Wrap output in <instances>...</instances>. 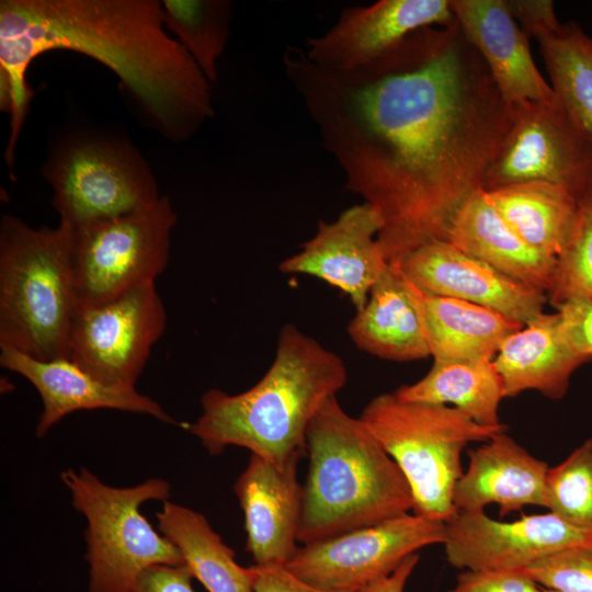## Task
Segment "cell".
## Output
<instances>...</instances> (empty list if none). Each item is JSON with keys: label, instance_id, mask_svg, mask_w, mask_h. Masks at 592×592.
<instances>
[{"label": "cell", "instance_id": "e0dca14e", "mask_svg": "<svg viewBox=\"0 0 592 592\" xmlns=\"http://www.w3.org/2000/svg\"><path fill=\"white\" fill-rule=\"evenodd\" d=\"M297 465L280 467L251 454L234 486L244 515L246 549L255 566H285L298 548L303 486Z\"/></svg>", "mask_w": 592, "mask_h": 592}, {"label": "cell", "instance_id": "d6a6232c", "mask_svg": "<svg viewBox=\"0 0 592 592\" xmlns=\"http://www.w3.org/2000/svg\"><path fill=\"white\" fill-rule=\"evenodd\" d=\"M447 592H545L524 571L462 570Z\"/></svg>", "mask_w": 592, "mask_h": 592}, {"label": "cell", "instance_id": "f546056e", "mask_svg": "<svg viewBox=\"0 0 592 592\" xmlns=\"http://www.w3.org/2000/svg\"><path fill=\"white\" fill-rule=\"evenodd\" d=\"M544 498V508L558 517L592 527V437L548 468Z\"/></svg>", "mask_w": 592, "mask_h": 592}, {"label": "cell", "instance_id": "d4e9b609", "mask_svg": "<svg viewBox=\"0 0 592 592\" xmlns=\"http://www.w3.org/2000/svg\"><path fill=\"white\" fill-rule=\"evenodd\" d=\"M506 224L530 246L558 259L578 219V200L562 186L525 182L485 191Z\"/></svg>", "mask_w": 592, "mask_h": 592}, {"label": "cell", "instance_id": "4fadbf2b", "mask_svg": "<svg viewBox=\"0 0 592 592\" xmlns=\"http://www.w3.org/2000/svg\"><path fill=\"white\" fill-rule=\"evenodd\" d=\"M445 526V558L460 570L523 571L563 549L592 544V527L570 524L551 512L503 522L485 510L457 511Z\"/></svg>", "mask_w": 592, "mask_h": 592}, {"label": "cell", "instance_id": "8992f818", "mask_svg": "<svg viewBox=\"0 0 592 592\" xmlns=\"http://www.w3.org/2000/svg\"><path fill=\"white\" fill-rule=\"evenodd\" d=\"M360 419L405 475L412 513L444 522L457 512L453 493L464 448L506 429L479 424L452 406L405 401L394 391L374 397Z\"/></svg>", "mask_w": 592, "mask_h": 592}, {"label": "cell", "instance_id": "4dcf8cb0", "mask_svg": "<svg viewBox=\"0 0 592 592\" xmlns=\"http://www.w3.org/2000/svg\"><path fill=\"white\" fill-rule=\"evenodd\" d=\"M578 219L572 238L557 259L547 300L556 308L569 300L592 303V185L578 200Z\"/></svg>", "mask_w": 592, "mask_h": 592}, {"label": "cell", "instance_id": "e575fe53", "mask_svg": "<svg viewBox=\"0 0 592 592\" xmlns=\"http://www.w3.org/2000/svg\"><path fill=\"white\" fill-rule=\"evenodd\" d=\"M506 7L527 37L536 39L561 27L550 0H505Z\"/></svg>", "mask_w": 592, "mask_h": 592}, {"label": "cell", "instance_id": "3957f363", "mask_svg": "<svg viewBox=\"0 0 592 592\" xmlns=\"http://www.w3.org/2000/svg\"><path fill=\"white\" fill-rule=\"evenodd\" d=\"M346 380L339 355L285 325L264 376L240 394L207 390L202 414L187 429L212 455L234 445L284 467L306 452L310 422Z\"/></svg>", "mask_w": 592, "mask_h": 592}, {"label": "cell", "instance_id": "6da1fadb", "mask_svg": "<svg viewBox=\"0 0 592 592\" xmlns=\"http://www.w3.org/2000/svg\"><path fill=\"white\" fill-rule=\"evenodd\" d=\"M282 60L346 190L380 213L386 262L447 241L514 117L457 21L419 29L352 70L322 69L289 45Z\"/></svg>", "mask_w": 592, "mask_h": 592}, {"label": "cell", "instance_id": "9a60e30c", "mask_svg": "<svg viewBox=\"0 0 592 592\" xmlns=\"http://www.w3.org/2000/svg\"><path fill=\"white\" fill-rule=\"evenodd\" d=\"M424 293L494 310L523 326L544 311L545 293L514 281L448 241L423 244L392 265Z\"/></svg>", "mask_w": 592, "mask_h": 592}, {"label": "cell", "instance_id": "1f68e13d", "mask_svg": "<svg viewBox=\"0 0 592 592\" xmlns=\"http://www.w3.org/2000/svg\"><path fill=\"white\" fill-rule=\"evenodd\" d=\"M523 571L545 590L592 592V544L563 549Z\"/></svg>", "mask_w": 592, "mask_h": 592}, {"label": "cell", "instance_id": "7a4b0ae2", "mask_svg": "<svg viewBox=\"0 0 592 592\" xmlns=\"http://www.w3.org/2000/svg\"><path fill=\"white\" fill-rule=\"evenodd\" d=\"M163 26L157 0H2L0 71L11 87L7 150L14 152L32 96L26 70L53 49L109 67L164 135L190 137L214 115L210 82Z\"/></svg>", "mask_w": 592, "mask_h": 592}, {"label": "cell", "instance_id": "603a6c76", "mask_svg": "<svg viewBox=\"0 0 592 592\" xmlns=\"http://www.w3.org/2000/svg\"><path fill=\"white\" fill-rule=\"evenodd\" d=\"M407 282L434 361L493 360L502 342L523 328L489 308L428 294Z\"/></svg>", "mask_w": 592, "mask_h": 592}, {"label": "cell", "instance_id": "9c48e42d", "mask_svg": "<svg viewBox=\"0 0 592 592\" xmlns=\"http://www.w3.org/2000/svg\"><path fill=\"white\" fill-rule=\"evenodd\" d=\"M60 221L72 227L144 209L160 196L146 163L126 146L73 141L44 171Z\"/></svg>", "mask_w": 592, "mask_h": 592}, {"label": "cell", "instance_id": "836d02e7", "mask_svg": "<svg viewBox=\"0 0 592 592\" xmlns=\"http://www.w3.org/2000/svg\"><path fill=\"white\" fill-rule=\"evenodd\" d=\"M559 330L567 345L578 355L592 358V303L569 300L556 307Z\"/></svg>", "mask_w": 592, "mask_h": 592}, {"label": "cell", "instance_id": "ac0fdd59", "mask_svg": "<svg viewBox=\"0 0 592 592\" xmlns=\"http://www.w3.org/2000/svg\"><path fill=\"white\" fill-rule=\"evenodd\" d=\"M0 350L1 366L26 378L43 400L44 409L36 425L38 439L65 415L79 410L115 409L183 425L135 387L101 383L68 357L42 361L11 348Z\"/></svg>", "mask_w": 592, "mask_h": 592}, {"label": "cell", "instance_id": "5bb4252c", "mask_svg": "<svg viewBox=\"0 0 592 592\" xmlns=\"http://www.w3.org/2000/svg\"><path fill=\"white\" fill-rule=\"evenodd\" d=\"M454 21L451 0H380L344 9L330 30L307 39L304 52L322 69L352 70L378 59L419 29Z\"/></svg>", "mask_w": 592, "mask_h": 592}, {"label": "cell", "instance_id": "83f0119b", "mask_svg": "<svg viewBox=\"0 0 592 592\" xmlns=\"http://www.w3.org/2000/svg\"><path fill=\"white\" fill-rule=\"evenodd\" d=\"M537 42L551 88L592 140V37L571 21Z\"/></svg>", "mask_w": 592, "mask_h": 592}, {"label": "cell", "instance_id": "7c38bea8", "mask_svg": "<svg viewBox=\"0 0 592 592\" xmlns=\"http://www.w3.org/2000/svg\"><path fill=\"white\" fill-rule=\"evenodd\" d=\"M166 322L155 281L103 303L80 305L68 358L101 383L135 387Z\"/></svg>", "mask_w": 592, "mask_h": 592}, {"label": "cell", "instance_id": "5b68a950", "mask_svg": "<svg viewBox=\"0 0 592 592\" xmlns=\"http://www.w3.org/2000/svg\"><path fill=\"white\" fill-rule=\"evenodd\" d=\"M73 228L0 221V348L33 358L68 357L80 307L72 267Z\"/></svg>", "mask_w": 592, "mask_h": 592}, {"label": "cell", "instance_id": "d590c367", "mask_svg": "<svg viewBox=\"0 0 592 592\" xmlns=\"http://www.w3.org/2000/svg\"><path fill=\"white\" fill-rule=\"evenodd\" d=\"M192 579L184 565L153 566L140 574L132 592H195Z\"/></svg>", "mask_w": 592, "mask_h": 592}, {"label": "cell", "instance_id": "d6986e66", "mask_svg": "<svg viewBox=\"0 0 592 592\" xmlns=\"http://www.w3.org/2000/svg\"><path fill=\"white\" fill-rule=\"evenodd\" d=\"M455 20L483 58L509 104L549 101L557 96L532 58L528 37L505 0H451Z\"/></svg>", "mask_w": 592, "mask_h": 592}, {"label": "cell", "instance_id": "ba28073f", "mask_svg": "<svg viewBox=\"0 0 592 592\" xmlns=\"http://www.w3.org/2000/svg\"><path fill=\"white\" fill-rule=\"evenodd\" d=\"M175 223L169 197L160 196L144 209L72 227L80 305L103 303L155 281L168 264Z\"/></svg>", "mask_w": 592, "mask_h": 592}, {"label": "cell", "instance_id": "7402d4cb", "mask_svg": "<svg viewBox=\"0 0 592 592\" xmlns=\"http://www.w3.org/2000/svg\"><path fill=\"white\" fill-rule=\"evenodd\" d=\"M589 361L562 339L557 312H543L510 334L493 358L505 398L536 390L553 400L565 397L572 374Z\"/></svg>", "mask_w": 592, "mask_h": 592}, {"label": "cell", "instance_id": "52a82bcc", "mask_svg": "<svg viewBox=\"0 0 592 592\" xmlns=\"http://www.w3.org/2000/svg\"><path fill=\"white\" fill-rule=\"evenodd\" d=\"M61 481L71 493L73 508L88 522V592H132L140 574L159 565L182 566L179 549L153 530L140 513L147 501H167L171 486L151 478L133 487L102 482L84 467L66 469Z\"/></svg>", "mask_w": 592, "mask_h": 592}, {"label": "cell", "instance_id": "30bf717a", "mask_svg": "<svg viewBox=\"0 0 592 592\" xmlns=\"http://www.w3.org/2000/svg\"><path fill=\"white\" fill-rule=\"evenodd\" d=\"M547 182L579 200L592 185V140L558 96L514 104L512 125L490 164L483 191Z\"/></svg>", "mask_w": 592, "mask_h": 592}, {"label": "cell", "instance_id": "8d00e7d4", "mask_svg": "<svg viewBox=\"0 0 592 592\" xmlns=\"http://www.w3.org/2000/svg\"><path fill=\"white\" fill-rule=\"evenodd\" d=\"M252 568L254 571V592H346L312 587L291 573L285 566L260 567L254 565Z\"/></svg>", "mask_w": 592, "mask_h": 592}, {"label": "cell", "instance_id": "277c9868", "mask_svg": "<svg viewBox=\"0 0 592 592\" xmlns=\"http://www.w3.org/2000/svg\"><path fill=\"white\" fill-rule=\"evenodd\" d=\"M298 542L323 540L413 509L411 488L395 460L360 418L330 397L306 434Z\"/></svg>", "mask_w": 592, "mask_h": 592}, {"label": "cell", "instance_id": "ffe728a7", "mask_svg": "<svg viewBox=\"0 0 592 592\" xmlns=\"http://www.w3.org/2000/svg\"><path fill=\"white\" fill-rule=\"evenodd\" d=\"M468 459V467L453 493L456 511H480L493 503L503 517L526 505L544 508L549 466L530 454L505 431L469 449Z\"/></svg>", "mask_w": 592, "mask_h": 592}, {"label": "cell", "instance_id": "2e32d148", "mask_svg": "<svg viewBox=\"0 0 592 592\" xmlns=\"http://www.w3.org/2000/svg\"><path fill=\"white\" fill-rule=\"evenodd\" d=\"M383 218L369 203L353 205L339 217L318 223L315 236L278 267L287 274H307L345 293L361 310L387 262L377 242Z\"/></svg>", "mask_w": 592, "mask_h": 592}, {"label": "cell", "instance_id": "cb8c5ba5", "mask_svg": "<svg viewBox=\"0 0 592 592\" xmlns=\"http://www.w3.org/2000/svg\"><path fill=\"white\" fill-rule=\"evenodd\" d=\"M348 333L357 349L383 360L409 362L430 356L408 282L390 264L351 319Z\"/></svg>", "mask_w": 592, "mask_h": 592}, {"label": "cell", "instance_id": "484cf974", "mask_svg": "<svg viewBox=\"0 0 592 592\" xmlns=\"http://www.w3.org/2000/svg\"><path fill=\"white\" fill-rule=\"evenodd\" d=\"M158 530L181 553L184 566L208 592H254L252 567H241L235 551L192 509L164 501L156 514Z\"/></svg>", "mask_w": 592, "mask_h": 592}, {"label": "cell", "instance_id": "f1b7e54d", "mask_svg": "<svg viewBox=\"0 0 592 592\" xmlns=\"http://www.w3.org/2000/svg\"><path fill=\"white\" fill-rule=\"evenodd\" d=\"M161 3L164 26L177 34L207 80L215 82L217 60L230 32L231 2L163 0Z\"/></svg>", "mask_w": 592, "mask_h": 592}, {"label": "cell", "instance_id": "44dd1931", "mask_svg": "<svg viewBox=\"0 0 592 592\" xmlns=\"http://www.w3.org/2000/svg\"><path fill=\"white\" fill-rule=\"evenodd\" d=\"M447 241L503 275L547 294L557 259L526 243L501 217L483 190L460 208Z\"/></svg>", "mask_w": 592, "mask_h": 592}, {"label": "cell", "instance_id": "8fae6325", "mask_svg": "<svg viewBox=\"0 0 592 592\" xmlns=\"http://www.w3.org/2000/svg\"><path fill=\"white\" fill-rule=\"evenodd\" d=\"M444 521L414 513L298 547L285 568L325 590L360 592L420 549L443 544Z\"/></svg>", "mask_w": 592, "mask_h": 592}, {"label": "cell", "instance_id": "f35d334b", "mask_svg": "<svg viewBox=\"0 0 592 592\" xmlns=\"http://www.w3.org/2000/svg\"><path fill=\"white\" fill-rule=\"evenodd\" d=\"M545 590V589H544ZM545 592H555V591H550V590H545Z\"/></svg>", "mask_w": 592, "mask_h": 592}, {"label": "cell", "instance_id": "74e56055", "mask_svg": "<svg viewBox=\"0 0 592 592\" xmlns=\"http://www.w3.org/2000/svg\"><path fill=\"white\" fill-rule=\"evenodd\" d=\"M420 560V555L413 554L408 557L394 572L384 577L362 592H403L408 579Z\"/></svg>", "mask_w": 592, "mask_h": 592}, {"label": "cell", "instance_id": "4316f807", "mask_svg": "<svg viewBox=\"0 0 592 592\" xmlns=\"http://www.w3.org/2000/svg\"><path fill=\"white\" fill-rule=\"evenodd\" d=\"M395 395L405 401L452 406L487 426H499L503 382L493 360L434 361L420 380L402 385Z\"/></svg>", "mask_w": 592, "mask_h": 592}]
</instances>
